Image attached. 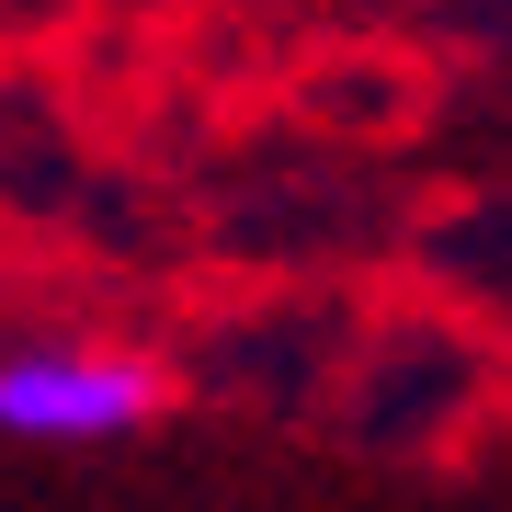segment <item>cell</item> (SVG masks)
<instances>
[{
  "label": "cell",
  "mask_w": 512,
  "mask_h": 512,
  "mask_svg": "<svg viewBox=\"0 0 512 512\" xmlns=\"http://www.w3.org/2000/svg\"><path fill=\"white\" fill-rule=\"evenodd\" d=\"M171 399L137 342H12L0 353V433L12 444H114Z\"/></svg>",
  "instance_id": "6da1fadb"
}]
</instances>
